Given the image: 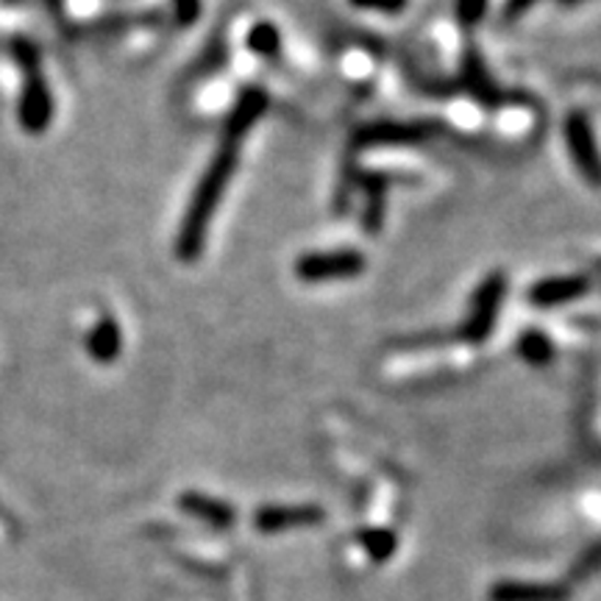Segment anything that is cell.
<instances>
[{
  "label": "cell",
  "mask_w": 601,
  "mask_h": 601,
  "mask_svg": "<svg viewBox=\"0 0 601 601\" xmlns=\"http://www.w3.org/2000/svg\"><path fill=\"white\" fill-rule=\"evenodd\" d=\"M268 112V95L259 87H248L240 92V98L231 106L229 117L223 123V137L217 145L215 157L206 165L204 175H201L199 186H195L190 206L184 212L181 229L175 235V257L181 262H195L204 253L206 235H209L212 217H215L217 206H220L223 195L229 190L231 175H235L237 162H240V145L248 137L259 117Z\"/></svg>",
  "instance_id": "1"
},
{
  "label": "cell",
  "mask_w": 601,
  "mask_h": 601,
  "mask_svg": "<svg viewBox=\"0 0 601 601\" xmlns=\"http://www.w3.org/2000/svg\"><path fill=\"white\" fill-rule=\"evenodd\" d=\"M507 293V276L501 271L490 273V276L481 279L479 287L470 295V307L465 315L463 326L457 329V337L468 345H481L485 340H490L496 329V320H499L501 300Z\"/></svg>",
  "instance_id": "2"
},
{
  "label": "cell",
  "mask_w": 601,
  "mask_h": 601,
  "mask_svg": "<svg viewBox=\"0 0 601 601\" xmlns=\"http://www.w3.org/2000/svg\"><path fill=\"white\" fill-rule=\"evenodd\" d=\"M365 271V257L360 251H324L304 253L295 262V276L300 282H340V279L362 276Z\"/></svg>",
  "instance_id": "3"
},
{
  "label": "cell",
  "mask_w": 601,
  "mask_h": 601,
  "mask_svg": "<svg viewBox=\"0 0 601 601\" xmlns=\"http://www.w3.org/2000/svg\"><path fill=\"white\" fill-rule=\"evenodd\" d=\"M443 126L438 123H396V121H379L371 126L360 128L351 139L356 150L376 148V145H418L427 139L438 137Z\"/></svg>",
  "instance_id": "4"
},
{
  "label": "cell",
  "mask_w": 601,
  "mask_h": 601,
  "mask_svg": "<svg viewBox=\"0 0 601 601\" xmlns=\"http://www.w3.org/2000/svg\"><path fill=\"white\" fill-rule=\"evenodd\" d=\"M566 145L579 173L593 186H601V154L596 145L593 126L582 112H571L566 121Z\"/></svg>",
  "instance_id": "5"
},
{
  "label": "cell",
  "mask_w": 601,
  "mask_h": 601,
  "mask_svg": "<svg viewBox=\"0 0 601 601\" xmlns=\"http://www.w3.org/2000/svg\"><path fill=\"white\" fill-rule=\"evenodd\" d=\"M54 121V98H50L48 81L36 70H29L23 98H20V123L29 132H43Z\"/></svg>",
  "instance_id": "6"
},
{
  "label": "cell",
  "mask_w": 601,
  "mask_h": 601,
  "mask_svg": "<svg viewBox=\"0 0 601 601\" xmlns=\"http://www.w3.org/2000/svg\"><path fill=\"white\" fill-rule=\"evenodd\" d=\"M588 279L582 276H559V279H543L530 290V304L541 309L563 307L568 300H577L588 293Z\"/></svg>",
  "instance_id": "7"
},
{
  "label": "cell",
  "mask_w": 601,
  "mask_h": 601,
  "mask_svg": "<svg viewBox=\"0 0 601 601\" xmlns=\"http://www.w3.org/2000/svg\"><path fill=\"white\" fill-rule=\"evenodd\" d=\"M463 90L468 95H474L476 101L485 103V106H499L504 101V92L494 84V79L487 76L485 61L479 59L476 50H468L463 59Z\"/></svg>",
  "instance_id": "8"
},
{
  "label": "cell",
  "mask_w": 601,
  "mask_h": 601,
  "mask_svg": "<svg viewBox=\"0 0 601 601\" xmlns=\"http://www.w3.org/2000/svg\"><path fill=\"white\" fill-rule=\"evenodd\" d=\"M354 184H360L367 195V209H365V229L367 235H376L382 229V217H385V195L390 179L382 173H367V170L356 168L351 173Z\"/></svg>",
  "instance_id": "9"
},
{
  "label": "cell",
  "mask_w": 601,
  "mask_h": 601,
  "mask_svg": "<svg viewBox=\"0 0 601 601\" xmlns=\"http://www.w3.org/2000/svg\"><path fill=\"white\" fill-rule=\"evenodd\" d=\"M318 521H324V510H318V507H268V510H259L257 515V526L265 532L307 526V523Z\"/></svg>",
  "instance_id": "10"
},
{
  "label": "cell",
  "mask_w": 601,
  "mask_h": 601,
  "mask_svg": "<svg viewBox=\"0 0 601 601\" xmlns=\"http://www.w3.org/2000/svg\"><path fill=\"white\" fill-rule=\"evenodd\" d=\"M123 349V331L121 324H117L115 318H101L95 324V329L90 331V337H87V351H90V356L95 362H115L117 356H121Z\"/></svg>",
  "instance_id": "11"
},
{
  "label": "cell",
  "mask_w": 601,
  "mask_h": 601,
  "mask_svg": "<svg viewBox=\"0 0 601 601\" xmlns=\"http://www.w3.org/2000/svg\"><path fill=\"white\" fill-rule=\"evenodd\" d=\"M181 507H184L190 515L212 523V526H229V523L235 521V510H231L229 504H223V501L209 499V496L186 494V496H181Z\"/></svg>",
  "instance_id": "12"
},
{
  "label": "cell",
  "mask_w": 601,
  "mask_h": 601,
  "mask_svg": "<svg viewBox=\"0 0 601 601\" xmlns=\"http://www.w3.org/2000/svg\"><path fill=\"white\" fill-rule=\"evenodd\" d=\"M518 354L523 356V362L543 367L554 360V343L541 329H526L518 337Z\"/></svg>",
  "instance_id": "13"
},
{
  "label": "cell",
  "mask_w": 601,
  "mask_h": 601,
  "mask_svg": "<svg viewBox=\"0 0 601 601\" xmlns=\"http://www.w3.org/2000/svg\"><path fill=\"white\" fill-rule=\"evenodd\" d=\"M248 48L262 59H276L282 50V34L273 23H257L248 31Z\"/></svg>",
  "instance_id": "14"
},
{
  "label": "cell",
  "mask_w": 601,
  "mask_h": 601,
  "mask_svg": "<svg viewBox=\"0 0 601 601\" xmlns=\"http://www.w3.org/2000/svg\"><path fill=\"white\" fill-rule=\"evenodd\" d=\"M499 601H554L559 599L557 588H541V585H499L496 588Z\"/></svg>",
  "instance_id": "15"
},
{
  "label": "cell",
  "mask_w": 601,
  "mask_h": 601,
  "mask_svg": "<svg viewBox=\"0 0 601 601\" xmlns=\"http://www.w3.org/2000/svg\"><path fill=\"white\" fill-rule=\"evenodd\" d=\"M362 543H365L367 548H371V554L376 559L379 557H387V554L396 548V541H393L390 532H367L365 537H362Z\"/></svg>",
  "instance_id": "16"
},
{
  "label": "cell",
  "mask_w": 601,
  "mask_h": 601,
  "mask_svg": "<svg viewBox=\"0 0 601 601\" xmlns=\"http://www.w3.org/2000/svg\"><path fill=\"white\" fill-rule=\"evenodd\" d=\"M487 12V0H460L457 14L463 25H476Z\"/></svg>",
  "instance_id": "17"
},
{
  "label": "cell",
  "mask_w": 601,
  "mask_h": 601,
  "mask_svg": "<svg viewBox=\"0 0 601 601\" xmlns=\"http://www.w3.org/2000/svg\"><path fill=\"white\" fill-rule=\"evenodd\" d=\"M173 7H175V20H179L181 25H193L201 12V0H173Z\"/></svg>",
  "instance_id": "18"
},
{
  "label": "cell",
  "mask_w": 601,
  "mask_h": 601,
  "mask_svg": "<svg viewBox=\"0 0 601 601\" xmlns=\"http://www.w3.org/2000/svg\"><path fill=\"white\" fill-rule=\"evenodd\" d=\"M356 7H371V9H382V12H398L404 9L407 0H354Z\"/></svg>",
  "instance_id": "19"
},
{
  "label": "cell",
  "mask_w": 601,
  "mask_h": 601,
  "mask_svg": "<svg viewBox=\"0 0 601 601\" xmlns=\"http://www.w3.org/2000/svg\"><path fill=\"white\" fill-rule=\"evenodd\" d=\"M532 3H537V0H510V3H507V18H518V14L526 12Z\"/></svg>",
  "instance_id": "20"
},
{
  "label": "cell",
  "mask_w": 601,
  "mask_h": 601,
  "mask_svg": "<svg viewBox=\"0 0 601 601\" xmlns=\"http://www.w3.org/2000/svg\"><path fill=\"white\" fill-rule=\"evenodd\" d=\"M566 3H577V0H566Z\"/></svg>",
  "instance_id": "21"
}]
</instances>
